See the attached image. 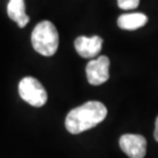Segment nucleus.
<instances>
[{"instance_id": "obj_1", "label": "nucleus", "mask_w": 158, "mask_h": 158, "mask_svg": "<svg viewBox=\"0 0 158 158\" xmlns=\"http://www.w3.org/2000/svg\"><path fill=\"white\" fill-rule=\"evenodd\" d=\"M107 108L101 102H85L82 106L74 108L68 113L64 125L70 134L79 135L100 124L107 117Z\"/></svg>"}, {"instance_id": "obj_2", "label": "nucleus", "mask_w": 158, "mask_h": 158, "mask_svg": "<svg viewBox=\"0 0 158 158\" xmlns=\"http://www.w3.org/2000/svg\"><path fill=\"white\" fill-rule=\"evenodd\" d=\"M32 46L34 51L44 56H53L59 47V33L56 27L48 20H44L32 32Z\"/></svg>"}, {"instance_id": "obj_3", "label": "nucleus", "mask_w": 158, "mask_h": 158, "mask_svg": "<svg viewBox=\"0 0 158 158\" xmlns=\"http://www.w3.org/2000/svg\"><path fill=\"white\" fill-rule=\"evenodd\" d=\"M19 95L25 102H27L29 106L32 107L40 108L45 106L48 95L47 91L41 85L39 80L32 76H26L19 82Z\"/></svg>"}, {"instance_id": "obj_4", "label": "nucleus", "mask_w": 158, "mask_h": 158, "mask_svg": "<svg viewBox=\"0 0 158 158\" xmlns=\"http://www.w3.org/2000/svg\"><path fill=\"white\" fill-rule=\"evenodd\" d=\"M109 67L110 60L106 55L90 60L85 67L88 82L91 85H100L107 82L109 80Z\"/></svg>"}, {"instance_id": "obj_5", "label": "nucleus", "mask_w": 158, "mask_h": 158, "mask_svg": "<svg viewBox=\"0 0 158 158\" xmlns=\"http://www.w3.org/2000/svg\"><path fill=\"white\" fill-rule=\"evenodd\" d=\"M119 147L129 158H144L147 153V139L142 135L125 134L119 138Z\"/></svg>"}, {"instance_id": "obj_6", "label": "nucleus", "mask_w": 158, "mask_h": 158, "mask_svg": "<svg viewBox=\"0 0 158 158\" xmlns=\"http://www.w3.org/2000/svg\"><path fill=\"white\" fill-rule=\"evenodd\" d=\"M75 49L81 57L85 59H94L100 54L103 46L102 38L94 35V36H79L76 38L75 42Z\"/></svg>"}, {"instance_id": "obj_7", "label": "nucleus", "mask_w": 158, "mask_h": 158, "mask_svg": "<svg viewBox=\"0 0 158 158\" xmlns=\"http://www.w3.org/2000/svg\"><path fill=\"white\" fill-rule=\"evenodd\" d=\"M7 14L21 28L29 23V17L25 12V0H10L7 5Z\"/></svg>"}, {"instance_id": "obj_8", "label": "nucleus", "mask_w": 158, "mask_h": 158, "mask_svg": "<svg viewBox=\"0 0 158 158\" xmlns=\"http://www.w3.org/2000/svg\"><path fill=\"white\" fill-rule=\"evenodd\" d=\"M148 23V17L143 13H127L119 15L117 25L119 28L125 31H135L143 27Z\"/></svg>"}, {"instance_id": "obj_9", "label": "nucleus", "mask_w": 158, "mask_h": 158, "mask_svg": "<svg viewBox=\"0 0 158 158\" xmlns=\"http://www.w3.org/2000/svg\"><path fill=\"white\" fill-rule=\"evenodd\" d=\"M121 10H135L139 5V0H117Z\"/></svg>"}, {"instance_id": "obj_10", "label": "nucleus", "mask_w": 158, "mask_h": 158, "mask_svg": "<svg viewBox=\"0 0 158 158\" xmlns=\"http://www.w3.org/2000/svg\"><path fill=\"white\" fill-rule=\"evenodd\" d=\"M153 137L158 142V116L157 118H156V123H155V134H153Z\"/></svg>"}]
</instances>
